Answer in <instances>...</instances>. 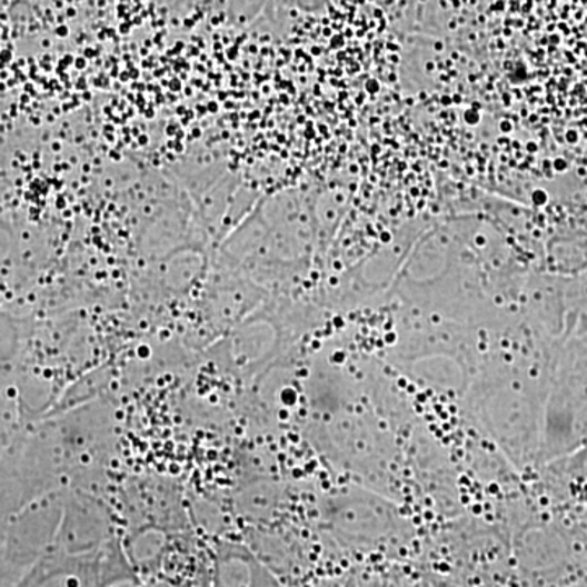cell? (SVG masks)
<instances>
[{
	"mask_svg": "<svg viewBox=\"0 0 587 587\" xmlns=\"http://www.w3.org/2000/svg\"><path fill=\"white\" fill-rule=\"evenodd\" d=\"M541 487L561 509L587 506V442L540 465Z\"/></svg>",
	"mask_w": 587,
	"mask_h": 587,
	"instance_id": "7a4b0ae2",
	"label": "cell"
},
{
	"mask_svg": "<svg viewBox=\"0 0 587 587\" xmlns=\"http://www.w3.org/2000/svg\"><path fill=\"white\" fill-rule=\"evenodd\" d=\"M581 526H583V529H585L587 534V506L585 509H581Z\"/></svg>",
	"mask_w": 587,
	"mask_h": 587,
	"instance_id": "3957f363",
	"label": "cell"
},
{
	"mask_svg": "<svg viewBox=\"0 0 587 587\" xmlns=\"http://www.w3.org/2000/svg\"><path fill=\"white\" fill-rule=\"evenodd\" d=\"M587 442V334L571 331L558 348L545 400L538 465Z\"/></svg>",
	"mask_w": 587,
	"mask_h": 587,
	"instance_id": "6da1fadb",
	"label": "cell"
}]
</instances>
